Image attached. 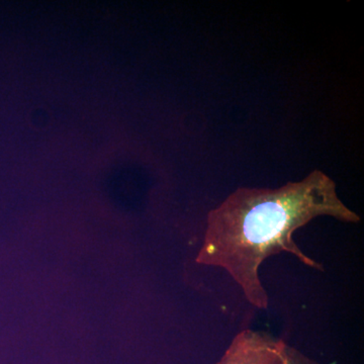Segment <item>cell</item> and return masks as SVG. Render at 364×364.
I'll list each match as a JSON object with an SVG mask.
<instances>
[{
  "label": "cell",
  "instance_id": "6da1fadb",
  "mask_svg": "<svg viewBox=\"0 0 364 364\" xmlns=\"http://www.w3.org/2000/svg\"><path fill=\"white\" fill-rule=\"evenodd\" d=\"M320 217L346 224L361 221L342 202L336 182L321 170L277 188L236 189L208 212L196 262L226 270L251 306L267 310L269 299L259 267L268 257L289 253L305 267L324 272L294 239L296 230Z\"/></svg>",
  "mask_w": 364,
  "mask_h": 364
},
{
  "label": "cell",
  "instance_id": "7a4b0ae2",
  "mask_svg": "<svg viewBox=\"0 0 364 364\" xmlns=\"http://www.w3.org/2000/svg\"><path fill=\"white\" fill-rule=\"evenodd\" d=\"M286 342L269 333L239 332L215 364H286Z\"/></svg>",
  "mask_w": 364,
  "mask_h": 364
},
{
  "label": "cell",
  "instance_id": "3957f363",
  "mask_svg": "<svg viewBox=\"0 0 364 364\" xmlns=\"http://www.w3.org/2000/svg\"><path fill=\"white\" fill-rule=\"evenodd\" d=\"M286 364H320L314 359L309 358L306 354L301 353L298 349L287 344Z\"/></svg>",
  "mask_w": 364,
  "mask_h": 364
}]
</instances>
